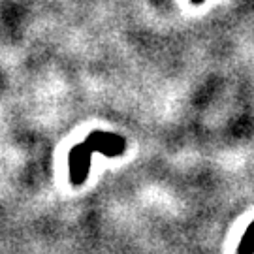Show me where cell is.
Wrapping results in <instances>:
<instances>
[{
  "mask_svg": "<svg viewBox=\"0 0 254 254\" xmlns=\"http://www.w3.org/2000/svg\"><path fill=\"white\" fill-rule=\"evenodd\" d=\"M237 254H254V224L249 228L247 236L243 237L241 245H239V253Z\"/></svg>",
  "mask_w": 254,
  "mask_h": 254,
  "instance_id": "2",
  "label": "cell"
},
{
  "mask_svg": "<svg viewBox=\"0 0 254 254\" xmlns=\"http://www.w3.org/2000/svg\"><path fill=\"white\" fill-rule=\"evenodd\" d=\"M100 151L109 156L123 153L125 151V139L106 132H92L83 143L73 147L70 153V181L72 185L79 187L87 181L89 166H91V154Z\"/></svg>",
  "mask_w": 254,
  "mask_h": 254,
  "instance_id": "1",
  "label": "cell"
},
{
  "mask_svg": "<svg viewBox=\"0 0 254 254\" xmlns=\"http://www.w3.org/2000/svg\"><path fill=\"white\" fill-rule=\"evenodd\" d=\"M194 2H200V0H194Z\"/></svg>",
  "mask_w": 254,
  "mask_h": 254,
  "instance_id": "3",
  "label": "cell"
}]
</instances>
